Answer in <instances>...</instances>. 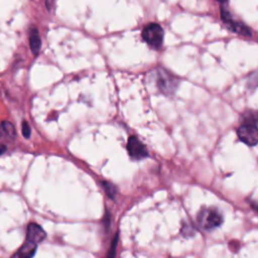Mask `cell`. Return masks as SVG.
Here are the masks:
<instances>
[{
	"instance_id": "obj_12",
	"label": "cell",
	"mask_w": 258,
	"mask_h": 258,
	"mask_svg": "<svg viewBox=\"0 0 258 258\" xmlns=\"http://www.w3.org/2000/svg\"><path fill=\"white\" fill-rule=\"evenodd\" d=\"M102 184H103V187H104V189H105L107 196H108L110 199H114L115 196H116V194H117V188H116V186H115L113 183L109 182V181H103Z\"/></svg>"
},
{
	"instance_id": "obj_15",
	"label": "cell",
	"mask_w": 258,
	"mask_h": 258,
	"mask_svg": "<svg viewBox=\"0 0 258 258\" xmlns=\"http://www.w3.org/2000/svg\"><path fill=\"white\" fill-rule=\"evenodd\" d=\"M181 232H182L183 236H185V237H187V236H192L194 233H195V229H192V228H191L190 226H188V225H184V227L182 228Z\"/></svg>"
},
{
	"instance_id": "obj_17",
	"label": "cell",
	"mask_w": 258,
	"mask_h": 258,
	"mask_svg": "<svg viewBox=\"0 0 258 258\" xmlns=\"http://www.w3.org/2000/svg\"><path fill=\"white\" fill-rule=\"evenodd\" d=\"M6 151V146L4 144H0V155Z\"/></svg>"
},
{
	"instance_id": "obj_4",
	"label": "cell",
	"mask_w": 258,
	"mask_h": 258,
	"mask_svg": "<svg viewBox=\"0 0 258 258\" xmlns=\"http://www.w3.org/2000/svg\"><path fill=\"white\" fill-rule=\"evenodd\" d=\"M238 137L241 141L249 146H254L258 143V128L254 125L242 124L237 130Z\"/></svg>"
},
{
	"instance_id": "obj_1",
	"label": "cell",
	"mask_w": 258,
	"mask_h": 258,
	"mask_svg": "<svg viewBox=\"0 0 258 258\" xmlns=\"http://www.w3.org/2000/svg\"><path fill=\"white\" fill-rule=\"evenodd\" d=\"M197 222L204 230L211 231L221 226L223 223V216L216 208H205L199 212Z\"/></svg>"
},
{
	"instance_id": "obj_7",
	"label": "cell",
	"mask_w": 258,
	"mask_h": 258,
	"mask_svg": "<svg viewBox=\"0 0 258 258\" xmlns=\"http://www.w3.org/2000/svg\"><path fill=\"white\" fill-rule=\"evenodd\" d=\"M45 232L44 230L35 223H30L27 226L26 231V241H29L33 244L38 245L40 242H42L45 239Z\"/></svg>"
},
{
	"instance_id": "obj_14",
	"label": "cell",
	"mask_w": 258,
	"mask_h": 258,
	"mask_svg": "<svg viewBox=\"0 0 258 258\" xmlns=\"http://www.w3.org/2000/svg\"><path fill=\"white\" fill-rule=\"evenodd\" d=\"M21 128H22V134L25 138H29L30 136V133H31V129H30V126L29 124L26 122V121H23L22 122V125H21Z\"/></svg>"
},
{
	"instance_id": "obj_10",
	"label": "cell",
	"mask_w": 258,
	"mask_h": 258,
	"mask_svg": "<svg viewBox=\"0 0 258 258\" xmlns=\"http://www.w3.org/2000/svg\"><path fill=\"white\" fill-rule=\"evenodd\" d=\"M29 45L33 54H38L41 47V40L39 37L38 30L36 28H32L29 32Z\"/></svg>"
},
{
	"instance_id": "obj_5",
	"label": "cell",
	"mask_w": 258,
	"mask_h": 258,
	"mask_svg": "<svg viewBox=\"0 0 258 258\" xmlns=\"http://www.w3.org/2000/svg\"><path fill=\"white\" fill-rule=\"evenodd\" d=\"M127 150L130 157L135 160L143 159L148 156V151L145 145L136 136L129 137L127 143Z\"/></svg>"
},
{
	"instance_id": "obj_9",
	"label": "cell",
	"mask_w": 258,
	"mask_h": 258,
	"mask_svg": "<svg viewBox=\"0 0 258 258\" xmlns=\"http://www.w3.org/2000/svg\"><path fill=\"white\" fill-rule=\"evenodd\" d=\"M16 136L14 125L9 121H2L0 123V140L12 141Z\"/></svg>"
},
{
	"instance_id": "obj_8",
	"label": "cell",
	"mask_w": 258,
	"mask_h": 258,
	"mask_svg": "<svg viewBox=\"0 0 258 258\" xmlns=\"http://www.w3.org/2000/svg\"><path fill=\"white\" fill-rule=\"evenodd\" d=\"M37 249V245L33 244L29 241L23 243V245L13 254L11 258H32Z\"/></svg>"
},
{
	"instance_id": "obj_11",
	"label": "cell",
	"mask_w": 258,
	"mask_h": 258,
	"mask_svg": "<svg viewBox=\"0 0 258 258\" xmlns=\"http://www.w3.org/2000/svg\"><path fill=\"white\" fill-rule=\"evenodd\" d=\"M241 120H242L243 124L256 126L258 124V111L249 110V111L244 112L241 115Z\"/></svg>"
},
{
	"instance_id": "obj_13",
	"label": "cell",
	"mask_w": 258,
	"mask_h": 258,
	"mask_svg": "<svg viewBox=\"0 0 258 258\" xmlns=\"http://www.w3.org/2000/svg\"><path fill=\"white\" fill-rule=\"evenodd\" d=\"M117 243H118V233L113 238V241L111 243V248H110V251L108 252L107 258H115V251H116Z\"/></svg>"
},
{
	"instance_id": "obj_3",
	"label": "cell",
	"mask_w": 258,
	"mask_h": 258,
	"mask_svg": "<svg viewBox=\"0 0 258 258\" xmlns=\"http://www.w3.org/2000/svg\"><path fill=\"white\" fill-rule=\"evenodd\" d=\"M163 35V29L157 23H149L142 30L143 40L153 48H158L162 44Z\"/></svg>"
},
{
	"instance_id": "obj_6",
	"label": "cell",
	"mask_w": 258,
	"mask_h": 258,
	"mask_svg": "<svg viewBox=\"0 0 258 258\" xmlns=\"http://www.w3.org/2000/svg\"><path fill=\"white\" fill-rule=\"evenodd\" d=\"M221 16H222V20L224 21V23L232 31L241 33V34L247 35V36L251 35V32L247 26H245L243 23H239L233 19L232 15L229 12V10L227 9V7H221Z\"/></svg>"
},
{
	"instance_id": "obj_2",
	"label": "cell",
	"mask_w": 258,
	"mask_h": 258,
	"mask_svg": "<svg viewBox=\"0 0 258 258\" xmlns=\"http://www.w3.org/2000/svg\"><path fill=\"white\" fill-rule=\"evenodd\" d=\"M155 81L158 90L164 95H171L177 86V80L163 69L155 71Z\"/></svg>"
},
{
	"instance_id": "obj_16",
	"label": "cell",
	"mask_w": 258,
	"mask_h": 258,
	"mask_svg": "<svg viewBox=\"0 0 258 258\" xmlns=\"http://www.w3.org/2000/svg\"><path fill=\"white\" fill-rule=\"evenodd\" d=\"M250 205H251V207L258 213V200H256V201H251Z\"/></svg>"
}]
</instances>
